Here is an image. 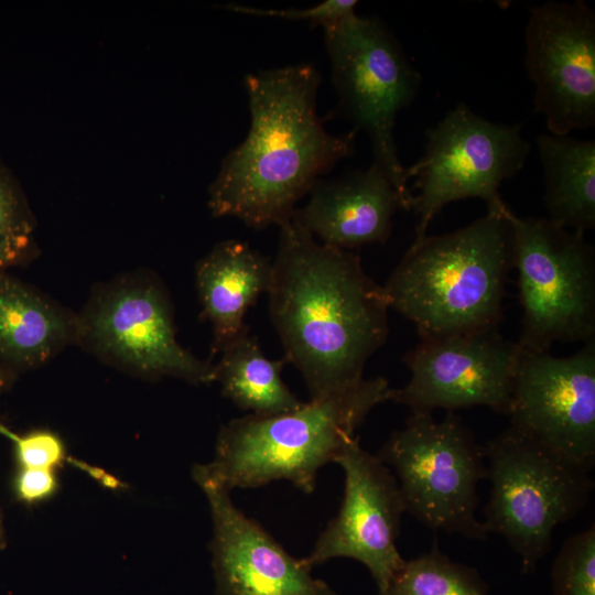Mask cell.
<instances>
[{
    "instance_id": "13",
    "label": "cell",
    "mask_w": 595,
    "mask_h": 595,
    "mask_svg": "<svg viewBox=\"0 0 595 595\" xmlns=\"http://www.w3.org/2000/svg\"><path fill=\"white\" fill-rule=\"evenodd\" d=\"M524 66L549 133L595 125V12L582 0L530 8Z\"/></svg>"
},
{
    "instance_id": "3",
    "label": "cell",
    "mask_w": 595,
    "mask_h": 595,
    "mask_svg": "<svg viewBox=\"0 0 595 595\" xmlns=\"http://www.w3.org/2000/svg\"><path fill=\"white\" fill-rule=\"evenodd\" d=\"M511 209L412 242L382 285L421 339L497 328L513 269Z\"/></svg>"
},
{
    "instance_id": "4",
    "label": "cell",
    "mask_w": 595,
    "mask_h": 595,
    "mask_svg": "<svg viewBox=\"0 0 595 595\" xmlns=\"http://www.w3.org/2000/svg\"><path fill=\"white\" fill-rule=\"evenodd\" d=\"M391 392L385 378H363L291 412L232 419L218 433L213 461L192 469L229 491L284 479L312 494L318 470L356 436L376 405L391 400Z\"/></svg>"
},
{
    "instance_id": "29",
    "label": "cell",
    "mask_w": 595,
    "mask_h": 595,
    "mask_svg": "<svg viewBox=\"0 0 595 595\" xmlns=\"http://www.w3.org/2000/svg\"><path fill=\"white\" fill-rule=\"evenodd\" d=\"M9 381V376L0 365V390L3 389Z\"/></svg>"
},
{
    "instance_id": "19",
    "label": "cell",
    "mask_w": 595,
    "mask_h": 595,
    "mask_svg": "<svg viewBox=\"0 0 595 595\" xmlns=\"http://www.w3.org/2000/svg\"><path fill=\"white\" fill-rule=\"evenodd\" d=\"M545 190L544 205L553 224L585 234L595 227V142L541 133L537 138Z\"/></svg>"
},
{
    "instance_id": "25",
    "label": "cell",
    "mask_w": 595,
    "mask_h": 595,
    "mask_svg": "<svg viewBox=\"0 0 595 595\" xmlns=\"http://www.w3.org/2000/svg\"><path fill=\"white\" fill-rule=\"evenodd\" d=\"M31 213L11 174L0 163V237H31Z\"/></svg>"
},
{
    "instance_id": "17",
    "label": "cell",
    "mask_w": 595,
    "mask_h": 595,
    "mask_svg": "<svg viewBox=\"0 0 595 595\" xmlns=\"http://www.w3.org/2000/svg\"><path fill=\"white\" fill-rule=\"evenodd\" d=\"M272 262L239 240L218 242L196 266L202 315L213 327V354L249 334L248 309L268 292Z\"/></svg>"
},
{
    "instance_id": "20",
    "label": "cell",
    "mask_w": 595,
    "mask_h": 595,
    "mask_svg": "<svg viewBox=\"0 0 595 595\" xmlns=\"http://www.w3.org/2000/svg\"><path fill=\"white\" fill-rule=\"evenodd\" d=\"M215 367V381L224 397L241 410L259 416L291 412L303 402L286 387L281 377L285 360H272L249 334L221 353Z\"/></svg>"
},
{
    "instance_id": "28",
    "label": "cell",
    "mask_w": 595,
    "mask_h": 595,
    "mask_svg": "<svg viewBox=\"0 0 595 595\" xmlns=\"http://www.w3.org/2000/svg\"><path fill=\"white\" fill-rule=\"evenodd\" d=\"M6 547V530L3 524V515L0 509V549H3Z\"/></svg>"
},
{
    "instance_id": "16",
    "label": "cell",
    "mask_w": 595,
    "mask_h": 595,
    "mask_svg": "<svg viewBox=\"0 0 595 595\" xmlns=\"http://www.w3.org/2000/svg\"><path fill=\"white\" fill-rule=\"evenodd\" d=\"M309 194L291 218L323 244L346 250L385 244L393 215L407 210L390 180L372 163L365 171L320 178Z\"/></svg>"
},
{
    "instance_id": "1",
    "label": "cell",
    "mask_w": 595,
    "mask_h": 595,
    "mask_svg": "<svg viewBox=\"0 0 595 595\" xmlns=\"http://www.w3.org/2000/svg\"><path fill=\"white\" fill-rule=\"evenodd\" d=\"M279 227L267 292L270 317L285 360L317 399L363 379L366 363L387 339L389 303L357 255L317 242L292 218Z\"/></svg>"
},
{
    "instance_id": "2",
    "label": "cell",
    "mask_w": 595,
    "mask_h": 595,
    "mask_svg": "<svg viewBox=\"0 0 595 595\" xmlns=\"http://www.w3.org/2000/svg\"><path fill=\"white\" fill-rule=\"evenodd\" d=\"M320 82L309 64L246 76L250 127L209 185L213 216L255 229L279 226L325 173L354 154L357 130L333 134L317 115Z\"/></svg>"
},
{
    "instance_id": "5",
    "label": "cell",
    "mask_w": 595,
    "mask_h": 595,
    "mask_svg": "<svg viewBox=\"0 0 595 595\" xmlns=\"http://www.w3.org/2000/svg\"><path fill=\"white\" fill-rule=\"evenodd\" d=\"M482 451L491 485L484 527L502 537L530 573L550 552L554 530L587 504L589 470L510 426Z\"/></svg>"
},
{
    "instance_id": "8",
    "label": "cell",
    "mask_w": 595,
    "mask_h": 595,
    "mask_svg": "<svg viewBox=\"0 0 595 595\" xmlns=\"http://www.w3.org/2000/svg\"><path fill=\"white\" fill-rule=\"evenodd\" d=\"M518 273L522 351L595 339V253L583 232L509 214Z\"/></svg>"
},
{
    "instance_id": "6",
    "label": "cell",
    "mask_w": 595,
    "mask_h": 595,
    "mask_svg": "<svg viewBox=\"0 0 595 595\" xmlns=\"http://www.w3.org/2000/svg\"><path fill=\"white\" fill-rule=\"evenodd\" d=\"M323 29L338 96L336 112L369 137L372 164L387 175L409 210L413 195L398 156L393 130L399 111L414 100L421 76L394 35L376 17L354 14Z\"/></svg>"
},
{
    "instance_id": "7",
    "label": "cell",
    "mask_w": 595,
    "mask_h": 595,
    "mask_svg": "<svg viewBox=\"0 0 595 595\" xmlns=\"http://www.w3.org/2000/svg\"><path fill=\"white\" fill-rule=\"evenodd\" d=\"M377 456L397 475L405 511L433 531L472 540L488 536L476 517L486 478L482 445L454 412L443 420L411 413Z\"/></svg>"
},
{
    "instance_id": "26",
    "label": "cell",
    "mask_w": 595,
    "mask_h": 595,
    "mask_svg": "<svg viewBox=\"0 0 595 595\" xmlns=\"http://www.w3.org/2000/svg\"><path fill=\"white\" fill-rule=\"evenodd\" d=\"M58 488L53 469L18 467L12 479V491L17 500L34 505L50 499Z\"/></svg>"
},
{
    "instance_id": "22",
    "label": "cell",
    "mask_w": 595,
    "mask_h": 595,
    "mask_svg": "<svg viewBox=\"0 0 595 595\" xmlns=\"http://www.w3.org/2000/svg\"><path fill=\"white\" fill-rule=\"evenodd\" d=\"M553 595H595V528L570 537L551 571Z\"/></svg>"
},
{
    "instance_id": "10",
    "label": "cell",
    "mask_w": 595,
    "mask_h": 595,
    "mask_svg": "<svg viewBox=\"0 0 595 595\" xmlns=\"http://www.w3.org/2000/svg\"><path fill=\"white\" fill-rule=\"evenodd\" d=\"M76 340L145 378L215 382L214 365L178 344L170 300L151 278H126L101 288L77 316Z\"/></svg>"
},
{
    "instance_id": "14",
    "label": "cell",
    "mask_w": 595,
    "mask_h": 595,
    "mask_svg": "<svg viewBox=\"0 0 595 595\" xmlns=\"http://www.w3.org/2000/svg\"><path fill=\"white\" fill-rule=\"evenodd\" d=\"M333 463L345 475L340 508L302 561L312 570L335 558L356 560L367 567L380 595L405 561L397 548L405 511L397 478L377 455L360 446L358 436Z\"/></svg>"
},
{
    "instance_id": "24",
    "label": "cell",
    "mask_w": 595,
    "mask_h": 595,
    "mask_svg": "<svg viewBox=\"0 0 595 595\" xmlns=\"http://www.w3.org/2000/svg\"><path fill=\"white\" fill-rule=\"evenodd\" d=\"M357 3L355 0H327L310 8L280 10L234 3L224 6V9L244 14L309 21L313 25L325 28L356 14Z\"/></svg>"
},
{
    "instance_id": "23",
    "label": "cell",
    "mask_w": 595,
    "mask_h": 595,
    "mask_svg": "<svg viewBox=\"0 0 595 595\" xmlns=\"http://www.w3.org/2000/svg\"><path fill=\"white\" fill-rule=\"evenodd\" d=\"M0 433L13 442L18 467L55 469L66 459L62 439L48 430H34L22 435L0 424Z\"/></svg>"
},
{
    "instance_id": "9",
    "label": "cell",
    "mask_w": 595,
    "mask_h": 595,
    "mask_svg": "<svg viewBox=\"0 0 595 595\" xmlns=\"http://www.w3.org/2000/svg\"><path fill=\"white\" fill-rule=\"evenodd\" d=\"M521 129L520 123L491 122L459 104L426 131L424 153L404 169L405 181L413 178L419 191L411 208L419 216L413 242L426 236L448 203L474 197L486 203L487 212L508 207L500 184L523 167L531 150Z\"/></svg>"
},
{
    "instance_id": "21",
    "label": "cell",
    "mask_w": 595,
    "mask_h": 595,
    "mask_svg": "<svg viewBox=\"0 0 595 595\" xmlns=\"http://www.w3.org/2000/svg\"><path fill=\"white\" fill-rule=\"evenodd\" d=\"M380 595H488L478 571L454 562L434 547L405 560Z\"/></svg>"
},
{
    "instance_id": "27",
    "label": "cell",
    "mask_w": 595,
    "mask_h": 595,
    "mask_svg": "<svg viewBox=\"0 0 595 595\" xmlns=\"http://www.w3.org/2000/svg\"><path fill=\"white\" fill-rule=\"evenodd\" d=\"M31 237H0V270L15 264L28 255Z\"/></svg>"
},
{
    "instance_id": "11",
    "label": "cell",
    "mask_w": 595,
    "mask_h": 595,
    "mask_svg": "<svg viewBox=\"0 0 595 595\" xmlns=\"http://www.w3.org/2000/svg\"><path fill=\"white\" fill-rule=\"evenodd\" d=\"M507 415L511 429L591 472L595 339L569 357L520 350Z\"/></svg>"
},
{
    "instance_id": "12",
    "label": "cell",
    "mask_w": 595,
    "mask_h": 595,
    "mask_svg": "<svg viewBox=\"0 0 595 595\" xmlns=\"http://www.w3.org/2000/svg\"><path fill=\"white\" fill-rule=\"evenodd\" d=\"M519 356L497 328L421 339L403 358L410 380L390 401L411 413L480 405L507 415Z\"/></svg>"
},
{
    "instance_id": "15",
    "label": "cell",
    "mask_w": 595,
    "mask_h": 595,
    "mask_svg": "<svg viewBox=\"0 0 595 595\" xmlns=\"http://www.w3.org/2000/svg\"><path fill=\"white\" fill-rule=\"evenodd\" d=\"M192 477L210 510L216 595H338L237 508L229 490L194 469Z\"/></svg>"
},
{
    "instance_id": "18",
    "label": "cell",
    "mask_w": 595,
    "mask_h": 595,
    "mask_svg": "<svg viewBox=\"0 0 595 595\" xmlns=\"http://www.w3.org/2000/svg\"><path fill=\"white\" fill-rule=\"evenodd\" d=\"M77 316L0 272V361L36 367L76 340Z\"/></svg>"
}]
</instances>
